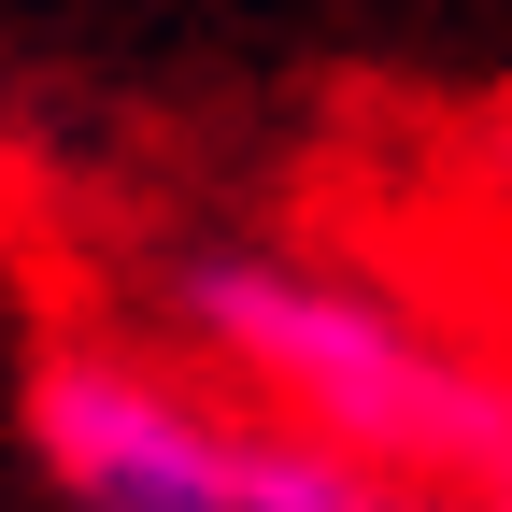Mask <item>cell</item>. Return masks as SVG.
I'll list each match as a JSON object with an SVG mask.
<instances>
[{"instance_id": "cell-1", "label": "cell", "mask_w": 512, "mask_h": 512, "mask_svg": "<svg viewBox=\"0 0 512 512\" xmlns=\"http://www.w3.org/2000/svg\"><path fill=\"white\" fill-rule=\"evenodd\" d=\"M157 299L185 328V370H214L242 413L356 456L370 484L456 498L512 441V370L456 328H427L370 271H328V256H285V242H200V256H171Z\"/></svg>"}, {"instance_id": "cell-2", "label": "cell", "mask_w": 512, "mask_h": 512, "mask_svg": "<svg viewBox=\"0 0 512 512\" xmlns=\"http://www.w3.org/2000/svg\"><path fill=\"white\" fill-rule=\"evenodd\" d=\"M29 456L57 484V512H441L413 484H370L328 441L242 413L214 370L143 356V342H43Z\"/></svg>"}, {"instance_id": "cell-3", "label": "cell", "mask_w": 512, "mask_h": 512, "mask_svg": "<svg viewBox=\"0 0 512 512\" xmlns=\"http://www.w3.org/2000/svg\"><path fill=\"white\" fill-rule=\"evenodd\" d=\"M441 512H512V441H498V456H484V470H470L456 498H441Z\"/></svg>"}]
</instances>
